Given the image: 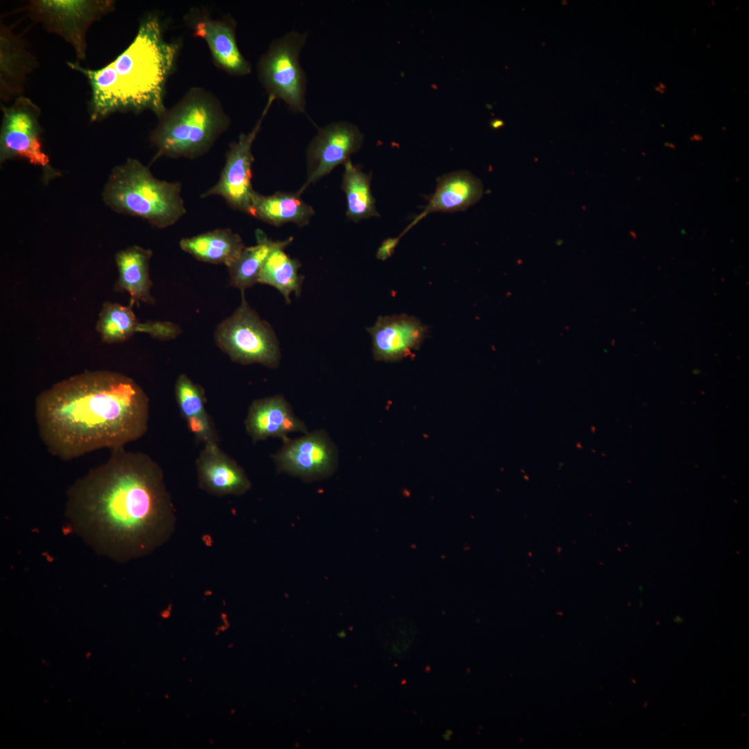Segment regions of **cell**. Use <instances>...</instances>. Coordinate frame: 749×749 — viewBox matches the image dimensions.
<instances>
[{
    "mask_svg": "<svg viewBox=\"0 0 749 749\" xmlns=\"http://www.w3.org/2000/svg\"><path fill=\"white\" fill-rule=\"evenodd\" d=\"M67 514L97 549L120 560L146 555L173 531L174 507L162 469L119 447L68 492Z\"/></svg>",
    "mask_w": 749,
    "mask_h": 749,
    "instance_id": "cell-1",
    "label": "cell"
},
{
    "mask_svg": "<svg viewBox=\"0 0 749 749\" xmlns=\"http://www.w3.org/2000/svg\"><path fill=\"white\" fill-rule=\"evenodd\" d=\"M35 416L48 451L67 460L140 438L148 429L149 400L123 374L86 370L42 392Z\"/></svg>",
    "mask_w": 749,
    "mask_h": 749,
    "instance_id": "cell-2",
    "label": "cell"
},
{
    "mask_svg": "<svg viewBox=\"0 0 749 749\" xmlns=\"http://www.w3.org/2000/svg\"><path fill=\"white\" fill-rule=\"evenodd\" d=\"M178 45L168 42L157 15L141 22L131 44L112 62L98 69H86L67 62L82 73L92 90V121L115 112H153L160 117L166 110V82L174 68Z\"/></svg>",
    "mask_w": 749,
    "mask_h": 749,
    "instance_id": "cell-3",
    "label": "cell"
},
{
    "mask_svg": "<svg viewBox=\"0 0 749 749\" xmlns=\"http://www.w3.org/2000/svg\"><path fill=\"white\" fill-rule=\"evenodd\" d=\"M230 124L219 100L202 87H192L173 107L158 117L150 135L157 149L154 160L198 157L212 146Z\"/></svg>",
    "mask_w": 749,
    "mask_h": 749,
    "instance_id": "cell-4",
    "label": "cell"
},
{
    "mask_svg": "<svg viewBox=\"0 0 749 749\" xmlns=\"http://www.w3.org/2000/svg\"><path fill=\"white\" fill-rule=\"evenodd\" d=\"M181 188L180 182L159 180L140 161L128 158L112 170L102 196L114 212L165 228L186 214Z\"/></svg>",
    "mask_w": 749,
    "mask_h": 749,
    "instance_id": "cell-5",
    "label": "cell"
},
{
    "mask_svg": "<svg viewBox=\"0 0 749 749\" xmlns=\"http://www.w3.org/2000/svg\"><path fill=\"white\" fill-rule=\"evenodd\" d=\"M307 33L291 31L275 40L257 64L260 83L275 99L279 98L294 113L306 108L307 76L299 56Z\"/></svg>",
    "mask_w": 749,
    "mask_h": 749,
    "instance_id": "cell-6",
    "label": "cell"
},
{
    "mask_svg": "<svg viewBox=\"0 0 749 749\" xmlns=\"http://www.w3.org/2000/svg\"><path fill=\"white\" fill-rule=\"evenodd\" d=\"M242 299L234 313L216 328V342L232 361L275 368L280 357L276 336L270 325L249 306L243 293Z\"/></svg>",
    "mask_w": 749,
    "mask_h": 749,
    "instance_id": "cell-7",
    "label": "cell"
},
{
    "mask_svg": "<svg viewBox=\"0 0 749 749\" xmlns=\"http://www.w3.org/2000/svg\"><path fill=\"white\" fill-rule=\"evenodd\" d=\"M3 113L0 131V161L21 158L41 167L46 181L58 176L43 150L41 110L30 98L18 96L13 104H1Z\"/></svg>",
    "mask_w": 749,
    "mask_h": 749,
    "instance_id": "cell-8",
    "label": "cell"
},
{
    "mask_svg": "<svg viewBox=\"0 0 749 749\" xmlns=\"http://www.w3.org/2000/svg\"><path fill=\"white\" fill-rule=\"evenodd\" d=\"M114 8L110 0H32L26 10L33 20L69 43L81 61L86 58L89 26Z\"/></svg>",
    "mask_w": 749,
    "mask_h": 749,
    "instance_id": "cell-9",
    "label": "cell"
},
{
    "mask_svg": "<svg viewBox=\"0 0 749 749\" xmlns=\"http://www.w3.org/2000/svg\"><path fill=\"white\" fill-rule=\"evenodd\" d=\"M275 98L268 96L267 103L254 128L248 133H241L237 141L230 143L225 162L218 182L200 197H222L232 209L249 214L256 193L252 189V144L260 130L262 121Z\"/></svg>",
    "mask_w": 749,
    "mask_h": 749,
    "instance_id": "cell-10",
    "label": "cell"
},
{
    "mask_svg": "<svg viewBox=\"0 0 749 749\" xmlns=\"http://www.w3.org/2000/svg\"><path fill=\"white\" fill-rule=\"evenodd\" d=\"M282 440V449L273 456L279 471L311 481L327 477L335 470L337 449L325 432L316 431Z\"/></svg>",
    "mask_w": 749,
    "mask_h": 749,
    "instance_id": "cell-11",
    "label": "cell"
},
{
    "mask_svg": "<svg viewBox=\"0 0 749 749\" xmlns=\"http://www.w3.org/2000/svg\"><path fill=\"white\" fill-rule=\"evenodd\" d=\"M363 135L354 124L338 121L320 128L307 150V178L298 192L318 181L336 166L344 164L356 152Z\"/></svg>",
    "mask_w": 749,
    "mask_h": 749,
    "instance_id": "cell-12",
    "label": "cell"
},
{
    "mask_svg": "<svg viewBox=\"0 0 749 749\" xmlns=\"http://www.w3.org/2000/svg\"><path fill=\"white\" fill-rule=\"evenodd\" d=\"M367 331L372 337L374 359L395 362L411 356L420 347L427 327L415 317L400 314L379 316Z\"/></svg>",
    "mask_w": 749,
    "mask_h": 749,
    "instance_id": "cell-13",
    "label": "cell"
},
{
    "mask_svg": "<svg viewBox=\"0 0 749 749\" xmlns=\"http://www.w3.org/2000/svg\"><path fill=\"white\" fill-rule=\"evenodd\" d=\"M187 17L193 35L205 40L218 68L231 76L251 73V65L237 45L236 23L230 17L213 19L207 15L191 12Z\"/></svg>",
    "mask_w": 749,
    "mask_h": 749,
    "instance_id": "cell-14",
    "label": "cell"
},
{
    "mask_svg": "<svg viewBox=\"0 0 749 749\" xmlns=\"http://www.w3.org/2000/svg\"><path fill=\"white\" fill-rule=\"evenodd\" d=\"M196 472L199 486L215 496L241 495L251 487L243 468L217 442L204 444L196 460Z\"/></svg>",
    "mask_w": 749,
    "mask_h": 749,
    "instance_id": "cell-15",
    "label": "cell"
},
{
    "mask_svg": "<svg viewBox=\"0 0 749 749\" xmlns=\"http://www.w3.org/2000/svg\"><path fill=\"white\" fill-rule=\"evenodd\" d=\"M248 433L256 442L270 437L284 439L292 432L307 433L305 424L281 395L259 399L250 404L245 421Z\"/></svg>",
    "mask_w": 749,
    "mask_h": 749,
    "instance_id": "cell-16",
    "label": "cell"
},
{
    "mask_svg": "<svg viewBox=\"0 0 749 749\" xmlns=\"http://www.w3.org/2000/svg\"><path fill=\"white\" fill-rule=\"evenodd\" d=\"M434 193L428 203L407 228L402 236L413 226L432 212H456L467 209L482 197L483 187L481 180L467 171H456L438 179Z\"/></svg>",
    "mask_w": 749,
    "mask_h": 749,
    "instance_id": "cell-17",
    "label": "cell"
},
{
    "mask_svg": "<svg viewBox=\"0 0 749 749\" xmlns=\"http://www.w3.org/2000/svg\"><path fill=\"white\" fill-rule=\"evenodd\" d=\"M101 340L106 343H117L129 339L137 332L146 333L153 338L170 339L174 327L168 321L139 322L132 309V304L124 306L106 302L103 304L96 325Z\"/></svg>",
    "mask_w": 749,
    "mask_h": 749,
    "instance_id": "cell-18",
    "label": "cell"
},
{
    "mask_svg": "<svg viewBox=\"0 0 749 749\" xmlns=\"http://www.w3.org/2000/svg\"><path fill=\"white\" fill-rule=\"evenodd\" d=\"M37 65L23 40L4 24L0 26V96L6 101L20 96L26 76Z\"/></svg>",
    "mask_w": 749,
    "mask_h": 749,
    "instance_id": "cell-19",
    "label": "cell"
},
{
    "mask_svg": "<svg viewBox=\"0 0 749 749\" xmlns=\"http://www.w3.org/2000/svg\"><path fill=\"white\" fill-rule=\"evenodd\" d=\"M153 256L150 249L132 246L119 251L115 255L118 279L114 286L117 292H127L131 303H153L150 289L149 265Z\"/></svg>",
    "mask_w": 749,
    "mask_h": 749,
    "instance_id": "cell-20",
    "label": "cell"
},
{
    "mask_svg": "<svg viewBox=\"0 0 749 749\" xmlns=\"http://www.w3.org/2000/svg\"><path fill=\"white\" fill-rule=\"evenodd\" d=\"M180 248L196 259L229 267L239 257L245 246L241 236L230 229L211 230L180 241Z\"/></svg>",
    "mask_w": 749,
    "mask_h": 749,
    "instance_id": "cell-21",
    "label": "cell"
},
{
    "mask_svg": "<svg viewBox=\"0 0 749 749\" xmlns=\"http://www.w3.org/2000/svg\"><path fill=\"white\" fill-rule=\"evenodd\" d=\"M300 195L298 193L276 192L270 196H263L256 192L249 214L275 226L289 222L299 226L306 225L314 211Z\"/></svg>",
    "mask_w": 749,
    "mask_h": 749,
    "instance_id": "cell-22",
    "label": "cell"
},
{
    "mask_svg": "<svg viewBox=\"0 0 749 749\" xmlns=\"http://www.w3.org/2000/svg\"><path fill=\"white\" fill-rule=\"evenodd\" d=\"M175 399L190 431L204 444L216 441V436L205 409L204 390L184 374L175 385Z\"/></svg>",
    "mask_w": 749,
    "mask_h": 749,
    "instance_id": "cell-23",
    "label": "cell"
},
{
    "mask_svg": "<svg viewBox=\"0 0 749 749\" xmlns=\"http://www.w3.org/2000/svg\"><path fill=\"white\" fill-rule=\"evenodd\" d=\"M257 244L245 247L239 257L228 268L230 284L244 291L258 283L261 270L270 255L278 248H286L293 240L273 241L261 230L256 231Z\"/></svg>",
    "mask_w": 749,
    "mask_h": 749,
    "instance_id": "cell-24",
    "label": "cell"
},
{
    "mask_svg": "<svg viewBox=\"0 0 749 749\" xmlns=\"http://www.w3.org/2000/svg\"><path fill=\"white\" fill-rule=\"evenodd\" d=\"M342 188L347 199V216L354 221L378 216L375 200L370 190L371 176L354 166L349 160L344 164Z\"/></svg>",
    "mask_w": 749,
    "mask_h": 749,
    "instance_id": "cell-25",
    "label": "cell"
},
{
    "mask_svg": "<svg viewBox=\"0 0 749 749\" xmlns=\"http://www.w3.org/2000/svg\"><path fill=\"white\" fill-rule=\"evenodd\" d=\"M284 249L278 248L270 253L261 270L258 283L275 287L289 303L291 293L300 295L304 277L298 273L300 261L290 258Z\"/></svg>",
    "mask_w": 749,
    "mask_h": 749,
    "instance_id": "cell-26",
    "label": "cell"
},
{
    "mask_svg": "<svg viewBox=\"0 0 749 749\" xmlns=\"http://www.w3.org/2000/svg\"><path fill=\"white\" fill-rule=\"evenodd\" d=\"M401 237L402 236L399 235L397 237L388 238L384 240L377 252V259L384 261L389 258L394 253Z\"/></svg>",
    "mask_w": 749,
    "mask_h": 749,
    "instance_id": "cell-27",
    "label": "cell"
},
{
    "mask_svg": "<svg viewBox=\"0 0 749 749\" xmlns=\"http://www.w3.org/2000/svg\"><path fill=\"white\" fill-rule=\"evenodd\" d=\"M492 126H493L494 128H497V127H498V126H501V121H498V120H494V121H493V123H492Z\"/></svg>",
    "mask_w": 749,
    "mask_h": 749,
    "instance_id": "cell-28",
    "label": "cell"
},
{
    "mask_svg": "<svg viewBox=\"0 0 749 749\" xmlns=\"http://www.w3.org/2000/svg\"><path fill=\"white\" fill-rule=\"evenodd\" d=\"M655 91H656V92H659V93H660V94H664V90H663L662 89H661V88H660V87H659L658 86H656V87H655Z\"/></svg>",
    "mask_w": 749,
    "mask_h": 749,
    "instance_id": "cell-29",
    "label": "cell"
},
{
    "mask_svg": "<svg viewBox=\"0 0 749 749\" xmlns=\"http://www.w3.org/2000/svg\"><path fill=\"white\" fill-rule=\"evenodd\" d=\"M657 86L664 91L666 88V85L663 83H660Z\"/></svg>",
    "mask_w": 749,
    "mask_h": 749,
    "instance_id": "cell-30",
    "label": "cell"
},
{
    "mask_svg": "<svg viewBox=\"0 0 749 749\" xmlns=\"http://www.w3.org/2000/svg\"><path fill=\"white\" fill-rule=\"evenodd\" d=\"M694 138L697 141L700 140L702 139L700 135H694L693 137H691V139H694Z\"/></svg>",
    "mask_w": 749,
    "mask_h": 749,
    "instance_id": "cell-31",
    "label": "cell"
}]
</instances>
